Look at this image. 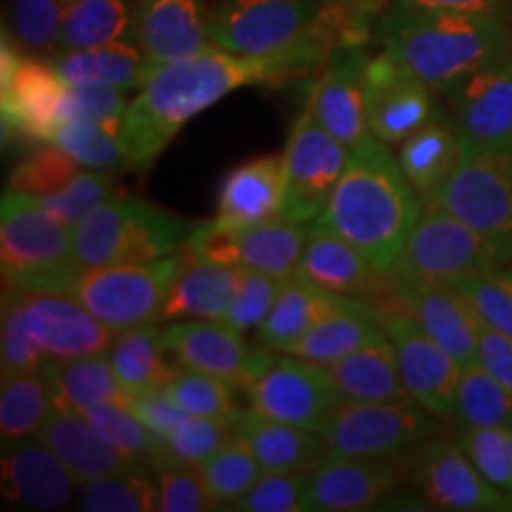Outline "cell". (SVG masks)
Here are the masks:
<instances>
[{"label":"cell","instance_id":"obj_1","mask_svg":"<svg viewBox=\"0 0 512 512\" xmlns=\"http://www.w3.org/2000/svg\"><path fill=\"white\" fill-rule=\"evenodd\" d=\"M337 46L316 19L311 34L273 55H235L211 46L183 60L152 64L128 105L121 143L133 169H150L181 128L233 91L256 83H285L325 67Z\"/></svg>","mask_w":512,"mask_h":512},{"label":"cell","instance_id":"obj_2","mask_svg":"<svg viewBox=\"0 0 512 512\" xmlns=\"http://www.w3.org/2000/svg\"><path fill=\"white\" fill-rule=\"evenodd\" d=\"M420 211L422 197L403 174L399 157L370 133L351 147L328 207L311 226L351 242L387 273L401 256Z\"/></svg>","mask_w":512,"mask_h":512},{"label":"cell","instance_id":"obj_3","mask_svg":"<svg viewBox=\"0 0 512 512\" xmlns=\"http://www.w3.org/2000/svg\"><path fill=\"white\" fill-rule=\"evenodd\" d=\"M377 36L384 53L437 93H448L467 74L512 50L508 15L389 8Z\"/></svg>","mask_w":512,"mask_h":512},{"label":"cell","instance_id":"obj_4","mask_svg":"<svg viewBox=\"0 0 512 512\" xmlns=\"http://www.w3.org/2000/svg\"><path fill=\"white\" fill-rule=\"evenodd\" d=\"M190 221L133 197H112L72 228L74 261L83 268L150 264L185 247Z\"/></svg>","mask_w":512,"mask_h":512},{"label":"cell","instance_id":"obj_5","mask_svg":"<svg viewBox=\"0 0 512 512\" xmlns=\"http://www.w3.org/2000/svg\"><path fill=\"white\" fill-rule=\"evenodd\" d=\"M3 283L19 292H64L79 271L72 228L57 221L34 197L5 190L0 204Z\"/></svg>","mask_w":512,"mask_h":512},{"label":"cell","instance_id":"obj_6","mask_svg":"<svg viewBox=\"0 0 512 512\" xmlns=\"http://www.w3.org/2000/svg\"><path fill=\"white\" fill-rule=\"evenodd\" d=\"M512 264V247L467 226L448 211L422 202V211L389 271L456 285L472 275Z\"/></svg>","mask_w":512,"mask_h":512},{"label":"cell","instance_id":"obj_7","mask_svg":"<svg viewBox=\"0 0 512 512\" xmlns=\"http://www.w3.org/2000/svg\"><path fill=\"white\" fill-rule=\"evenodd\" d=\"M188 252L164 256L150 264L79 268L64 294L81 302L95 318L114 332L162 320V309L171 285L183 271Z\"/></svg>","mask_w":512,"mask_h":512},{"label":"cell","instance_id":"obj_8","mask_svg":"<svg viewBox=\"0 0 512 512\" xmlns=\"http://www.w3.org/2000/svg\"><path fill=\"white\" fill-rule=\"evenodd\" d=\"M422 202L512 247V152L463 145L451 176Z\"/></svg>","mask_w":512,"mask_h":512},{"label":"cell","instance_id":"obj_9","mask_svg":"<svg viewBox=\"0 0 512 512\" xmlns=\"http://www.w3.org/2000/svg\"><path fill=\"white\" fill-rule=\"evenodd\" d=\"M439 432L437 415L411 401H344L330 420V458H392Z\"/></svg>","mask_w":512,"mask_h":512},{"label":"cell","instance_id":"obj_10","mask_svg":"<svg viewBox=\"0 0 512 512\" xmlns=\"http://www.w3.org/2000/svg\"><path fill=\"white\" fill-rule=\"evenodd\" d=\"M19 46L3 31L0 50V110L3 140L22 138L29 143H53L62 124V100L67 83L55 64L41 57L22 55Z\"/></svg>","mask_w":512,"mask_h":512},{"label":"cell","instance_id":"obj_11","mask_svg":"<svg viewBox=\"0 0 512 512\" xmlns=\"http://www.w3.org/2000/svg\"><path fill=\"white\" fill-rule=\"evenodd\" d=\"M349 152L351 147L332 136L306 105L294 121L283 152L285 200L280 216L285 221L311 226L328 207V200L347 169Z\"/></svg>","mask_w":512,"mask_h":512},{"label":"cell","instance_id":"obj_12","mask_svg":"<svg viewBox=\"0 0 512 512\" xmlns=\"http://www.w3.org/2000/svg\"><path fill=\"white\" fill-rule=\"evenodd\" d=\"M323 0H221L209 15L216 48L235 55H273L311 34Z\"/></svg>","mask_w":512,"mask_h":512},{"label":"cell","instance_id":"obj_13","mask_svg":"<svg viewBox=\"0 0 512 512\" xmlns=\"http://www.w3.org/2000/svg\"><path fill=\"white\" fill-rule=\"evenodd\" d=\"M245 392L252 411L320 434L344 403L328 366L297 356H275Z\"/></svg>","mask_w":512,"mask_h":512},{"label":"cell","instance_id":"obj_14","mask_svg":"<svg viewBox=\"0 0 512 512\" xmlns=\"http://www.w3.org/2000/svg\"><path fill=\"white\" fill-rule=\"evenodd\" d=\"M311 226L278 219L259 226L230 230L219 221H202L192 226L185 249L192 256L214 261V264L254 268V271L290 280L302 259Z\"/></svg>","mask_w":512,"mask_h":512},{"label":"cell","instance_id":"obj_15","mask_svg":"<svg viewBox=\"0 0 512 512\" xmlns=\"http://www.w3.org/2000/svg\"><path fill=\"white\" fill-rule=\"evenodd\" d=\"M375 318L392 337L403 387L437 418H453L463 366L401 306H375Z\"/></svg>","mask_w":512,"mask_h":512},{"label":"cell","instance_id":"obj_16","mask_svg":"<svg viewBox=\"0 0 512 512\" xmlns=\"http://www.w3.org/2000/svg\"><path fill=\"white\" fill-rule=\"evenodd\" d=\"M408 453L415 489L432 508L456 512L512 510V496L496 489L477 470L458 439L451 441L434 434Z\"/></svg>","mask_w":512,"mask_h":512},{"label":"cell","instance_id":"obj_17","mask_svg":"<svg viewBox=\"0 0 512 512\" xmlns=\"http://www.w3.org/2000/svg\"><path fill=\"white\" fill-rule=\"evenodd\" d=\"M363 86L370 133L387 145H401L444 112L437 102V91L384 50L373 57L368 55Z\"/></svg>","mask_w":512,"mask_h":512},{"label":"cell","instance_id":"obj_18","mask_svg":"<svg viewBox=\"0 0 512 512\" xmlns=\"http://www.w3.org/2000/svg\"><path fill=\"white\" fill-rule=\"evenodd\" d=\"M164 339L178 366L223 377L242 389L264 373L275 358L264 344L249 347L245 335L223 320L181 318L166 325Z\"/></svg>","mask_w":512,"mask_h":512},{"label":"cell","instance_id":"obj_19","mask_svg":"<svg viewBox=\"0 0 512 512\" xmlns=\"http://www.w3.org/2000/svg\"><path fill=\"white\" fill-rule=\"evenodd\" d=\"M448 98L463 145L512 152V50L460 79Z\"/></svg>","mask_w":512,"mask_h":512},{"label":"cell","instance_id":"obj_20","mask_svg":"<svg viewBox=\"0 0 512 512\" xmlns=\"http://www.w3.org/2000/svg\"><path fill=\"white\" fill-rule=\"evenodd\" d=\"M394 302L411 313L460 366L477 361L479 316L453 285L387 271Z\"/></svg>","mask_w":512,"mask_h":512},{"label":"cell","instance_id":"obj_21","mask_svg":"<svg viewBox=\"0 0 512 512\" xmlns=\"http://www.w3.org/2000/svg\"><path fill=\"white\" fill-rule=\"evenodd\" d=\"M292 278L339 297L361 299L373 306H396L387 273L375 268L351 242L316 226H311Z\"/></svg>","mask_w":512,"mask_h":512},{"label":"cell","instance_id":"obj_22","mask_svg":"<svg viewBox=\"0 0 512 512\" xmlns=\"http://www.w3.org/2000/svg\"><path fill=\"white\" fill-rule=\"evenodd\" d=\"M10 290V287H5ZM24 318L38 347L53 361L100 356L110 349L114 330L64 292H19Z\"/></svg>","mask_w":512,"mask_h":512},{"label":"cell","instance_id":"obj_23","mask_svg":"<svg viewBox=\"0 0 512 512\" xmlns=\"http://www.w3.org/2000/svg\"><path fill=\"white\" fill-rule=\"evenodd\" d=\"M401 472L387 458H328L309 475V512H361L389 503L401 489Z\"/></svg>","mask_w":512,"mask_h":512},{"label":"cell","instance_id":"obj_24","mask_svg":"<svg viewBox=\"0 0 512 512\" xmlns=\"http://www.w3.org/2000/svg\"><path fill=\"white\" fill-rule=\"evenodd\" d=\"M366 60V48L335 50L325 62L323 74L313 83L306 102L320 124L347 147H356L370 136L363 86Z\"/></svg>","mask_w":512,"mask_h":512},{"label":"cell","instance_id":"obj_25","mask_svg":"<svg viewBox=\"0 0 512 512\" xmlns=\"http://www.w3.org/2000/svg\"><path fill=\"white\" fill-rule=\"evenodd\" d=\"M209 15L202 0H138L133 8L136 43L152 64L197 55L214 46Z\"/></svg>","mask_w":512,"mask_h":512},{"label":"cell","instance_id":"obj_26","mask_svg":"<svg viewBox=\"0 0 512 512\" xmlns=\"http://www.w3.org/2000/svg\"><path fill=\"white\" fill-rule=\"evenodd\" d=\"M3 496L29 510L50 512L72 503L76 479L41 439L3 444Z\"/></svg>","mask_w":512,"mask_h":512},{"label":"cell","instance_id":"obj_27","mask_svg":"<svg viewBox=\"0 0 512 512\" xmlns=\"http://www.w3.org/2000/svg\"><path fill=\"white\" fill-rule=\"evenodd\" d=\"M36 439H41L62 460V465L72 472L79 484L143 467V460L126 456L119 448H114L93 430L86 415L69 406L55 403L53 413L48 415Z\"/></svg>","mask_w":512,"mask_h":512},{"label":"cell","instance_id":"obj_28","mask_svg":"<svg viewBox=\"0 0 512 512\" xmlns=\"http://www.w3.org/2000/svg\"><path fill=\"white\" fill-rule=\"evenodd\" d=\"M285 200V155H261L235 166L223 178L216 221L242 230L273 221Z\"/></svg>","mask_w":512,"mask_h":512},{"label":"cell","instance_id":"obj_29","mask_svg":"<svg viewBox=\"0 0 512 512\" xmlns=\"http://www.w3.org/2000/svg\"><path fill=\"white\" fill-rule=\"evenodd\" d=\"M235 437L245 441L264 472H299L311 475L330 458L325 434L280 422L249 411L235 422Z\"/></svg>","mask_w":512,"mask_h":512},{"label":"cell","instance_id":"obj_30","mask_svg":"<svg viewBox=\"0 0 512 512\" xmlns=\"http://www.w3.org/2000/svg\"><path fill=\"white\" fill-rule=\"evenodd\" d=\"M242 271V266L214 264L188 252V261L166 297L162 320H221L240 290Z\"/></svg>","mask_w":512,"mask_h":512},{"label":"cell","instance_id":"obj_31","mask_svg":"<svg viewBox=\"0 0 512 512\" xmlns=\"http://www.w3.org/2000/svg\"><path fill=\"white\" fill-rule=\"evenodd\" d=\"M344 401H411L403 387L392 337L382 332L328 366Z\"/></svg>","mask_w":512,"mask_h":512},{"label":"cell","instance_id":"obj_32","mask_svg":"<svg viewBox=\"0 0 512 512\" xmlns=\"http://www.w3.org/2000/svg\"><path fill=\"white\" fill-rule=\"evenodd\" d=\"M64 83H100V86L140 91L152 62L136 41H117L110 46L60 50L53 60Z\"/></svg>","mask_w":512,"mask_h":512},{"label":"cell","instance_id":"obj_33","mask_svg":"<svg viewBox=\"0 0 512 512\" xmlns=\"http://www.w3.org/2000/svg\"><path fill=\"white\" fill-rule=\"evenodd\" d=\"M347 302H351V297L323 292L297 278L285 280L271 313L261 323V328L256 330L259 332L256 335L259 344H264L266 349L275 351V354H287L320 318L328 316L330 311L339 309V306Z\"/></svg>","mask_w":512,"mask_h":512},{"label":"cell","instance_id":"obj_34","mask_svg":"<svg viewBox=\"0 0 512 512\" xmlns=\"http://www.w3.org/2000/svg\"><path fill=\"white\" fill-rule=\"evenodd\" d=\"M380 332L382 325L375 318V306L361 299H351L320 318L287 354L318 363V366H332L339 358L354 354Z\"/></svg>","mask_w":512,"mask_h":512},{"label":"cell","instance_id":"obj_35","mask_svg":"<svg viewBox=\"0 0 512 512\" xmlns=\"http://www.w3.org/2000/svg\"><path fill=\"white\" fill-rule=\"evenodd\" d=\"M463 140L453 117L441 112L399 147V164L420 197L432 195L456 169Z\"/></svg>","mask_w":512,"mask_h":512},{"label":"cell","instance_id":"obj_36","mask_svg":"<svg viewBox=\"0 0 512 512\" xmlns=\"http://www.w3.org/2000/svg\"><path fill=\"white\" fill-rule=\"evenodd\" d=\"M166 351L169 349H166L164 328L145 323L121 330L112 339L107 358L124 392L143 394L152 389H164L178 370L174 363L166 361Z\"/></svg>","mask_w":512,"mask_h":512},{"label":"cell","instance_id":"obj_37","mask_svg":"<svg viewBox=\"0 0 512 512\" xmlns=\"http://www.w3.org/2000/svg\"><path fill=\"white\" fill-rule=\"evenodd\" d=\"M50 361L53 358H48L41 368L31 370V373L3 377V392H0L3 444L38 437L48 415L53 413L55 389Z\"/></svg>","mask_w":512,"mask_h":512},{"label":"cell","instance_id":"obj_38","mask_svg":"<svg viewBox=\"0 0 512 512\" xmlns=\"http://www.w3.org/2000/svg\"><path fill=\"white\" fill-rule=\"evenodd\" d=\"M136 41L128 0H74L62 12V48L81 50Z\"/></svg>","mask_w":512,"mask_h":512},{"label":"cell","instance_id":"obj_39","mask_svg":"<svg viewBox=\"0 0 512 512\" xmlns=\"http://www.w3.org/2000/svg\"><path fill=\"white\" fill-rule=\"evenodd\" d=\"M57 406L74 411H88L100 403H121L126 406L128 394L114 375L107 354L83 356L72 361H50Z\"/></svg>","mask_w":512,"mask_h":512},{"label":"cell","instance_id":"obj_40","mask_svg":"<svg viewBox=\"0 0 512 512\" xmlns=\"http://www.w3.org/2000/svg\"><path fill=\"white\" fill-rule=\"evenodd\" d=\"M453 420L463 430L512 427V392L477 361L463 366L453 403Z\"/></svg>","mask_w":512,"mask_h":512},{"label":"cell","instance_id":"obj_41","mask_svg":"<svg viewBox=\"0 0 512 512\" xmlns=\"http://www.w3.org/2000/svg\"><path fill=\"white\" fill-rule=\"evenodd\" d=\"M152 472L157 479V510L162 512H209L219 505L202 482L200 467L185 463L164 444L152 453Z\"/></svg>","mask_w":512,"mask_h":512},{"label":"cell","instance_id":"obj_42","mask_svg":"<svg viewBox=\"0 0 512 512\" xmlns=\"http://www.w3.org/2000/svg\"><path fill=\"white\" fill-rule=\"evenodd\" d=\"M233 382L223 380V377L200 373V370L178 368L174 377L166 382L164 392L171 396V401L185 415H195V418H211L221 422L240 420V411L233 399Z\"/></svg>","mask_w":512,"mask_h":512},{"label":"cell","instance_id":"obj_43","mask_svg":"<svg viewBox=\"0 0 512 512\" xmlns=\"http://www.w3.org/2000/svg\"><path fill=\"white\" fill-rule=\"evenodd\" d=\"M53 143L76 159L83 169L124 171L133 169L121 136L107 131L93 121L67 119L55 131Z\"/></svg>","mask_w":512,"mask_h":512},{"label":"cell","instance_id":"obj_44","mask_svg":"<svg viewBox=\"0 0 512 512\" xmlns=\"http://www.w3.org/2000/svg\"><path fill=\"white\" fill-rule=\"evenodd\" d=\"M200 475L209 496L219 505L240 501L259 482L264 470L256 463V458L245 446V441L233 434V439H228L214 456L204 460L200 465Z\"/></svg>","mask_w":512,"mask_h":512},{"label":"cell","instance_id":"obj_45","mask_svg":"<svg viewBox=\"0 0 512 512\" xmlns=\"http://www.w3.org/2000/svg\"><path fill=\"white\" fill-rule=\"evenodd\" d=\"M79 508L88 512H152L157 510V486L143 467L98 477L81 484Z\"/></svg>","mask_w":512,"mask_h":512},{"label":"cell","instance_id":"obj_46","mask_svg":"<svg viewBox=\"0 0 512 512\" xmlns=\"http://www.w3.org/2000/svg\"><path fill=\"white\" fill-rule=\"evenodd\" d=\"M83 171V166L55 143L36 147L12 169L8 190L29 197H50L67 188Z\"/></svg>","mask_w":512,"mask_h":512},{"label":"cell","instance_id":"obj_47","mask_svg":"<svg viewBox=\"0 0 512 512\" xmlns=\"http://www.w3.org/2000/svg\"><path fill=\"white\" fill-rule=\"evenodd\" d=\"M62 12V0H12V41L31 55L55 53L62 48Z\"/></svg>","mask_w":512,"mask_h":512},{"label":"cell","instance_id":"obj_48","mask_svg":"<svg viewBox=\"0 0 512 512\" xmlns=\"http://www.w3.org/2000/svg\"><path fill=\"white\" fill-rule=\"evenodd\" d=\"M117 192V176L114 171H95L83 169L79 176L74 178L67 188L50 197H34L48 214H53L57 221L67 223L74 228L76 223L86 219L91 211H95L100 204L112 200Z\"/></svg>","mask_w":512,"mask_h":512},{"label":"cell","instance_id":"obj_49","mask_svg":"<svg viewBox=\"0 0 512 512\" xmlns=\"http://www.w3.org/2000/svg\"><path fill=\"white\" fill-rule=\"evenodd\" d=\"M128 105L131 102L121 88L100 86V83H67L62 100V121H93V124L121 136Z\"/></svg>","mask_w":512,"mask_h":512},{"label":"cell","instance_id":"obj_50","mask_svg":"<svg viewBox=\"0 0 512 512\" xmlns=\"http://www.w3.org/2000/svg\"><path fill=\"white\" fill-rule=\"evenodd\" d=\"M392 8V0H323L318 19L339 48H366L373 24Z\"/></svg>","mask_w":512,"mask_h":512},{"label":"cell","instance_id":"obj_51","mask_svg":"<svg viewBox=\"0 0 512 512\" xmlns=\"http://www.w3.org/2000/svg\"><path fill=\"white\" fill-rule=\"evenodd\" d=\"M46 361V351L38 347L34 335H31L17 294L5 290L3 330H0V368H3V377L31 373V370L41 368Z\"/></svg>","mask_w":512,"mask_h":512},{"label":"cell","instance_id":"obj_52","mask_svg":"<svg viewBox=\"0 0 512 512\" xmlns=\"http://www.w3.org/2000/svg\"><path fill=\"white\" fill-rule=\"evenodd\" d=\"M83 415H86V420L91 422L93 430L98 432L102 439L110 441L114 448H119L126 456L150 460L152 453L157 451L159 444H162V441L147 430L143 422L128 411L126 406H121V403H100V406L83 411Z\"/></svg>","mask_w":512,"mask_h":512},{"label":"cell","instance_id":"obj_53","mask_svg":"<svg viewBox=\"0 0 512 512\" xmlns=\"http://www.w3.org/2000/svg\"><path fill=\"white\" fill-rule=\"evenodd\" d=\"M486 325L512 337V273L508 266L453 285Z\"/></svg>","mask_w":512,"mask_h":512},{"label":"cell","instance_id":"obj_54","mask_svg":"<svg viewBox=\"0 0 512 512\" xmlns=\"http://www.w3.org/2000/svg\"><path fill=\"white\" fill-rule=\"evenodd\" d=\"M458 444L496 489L512 496V427L460 430Z\"/></svg>","mask_w":512,"mask_h":512},{"label":"cell","instance_id":"obj_55","mask_svg":"<svg viewBox=\"0 0 512 512\" xmlns=\"http://www.w3.org/2000/svg\"><path fill=\"white\" fill-rule=\"evenodd\" d=\"M283 285V278L254 271V268H245L242 271L240 290L233 297V302H230L228 311L223 313L221 320L233 330L242 332V335L259 330L268 313H271Z\"/></svg>","mask_w":512,"mask_h":512},{"label":"cell","instance_id":"obj_56","mask_svg":"<svg viewBox=\"0 0 512 512\" xmlns=\"http://www.w3.org/2000/svg\"><path fill=\"white\" fill-rule=\"evenodd\" d=\"M309 475L299 472H264L252 489L230 510L240 512H309L306 508Z\"/></svg>","mask_w":512,"mask_h":512},{"label":"cell","instance_id":"obj_57","mask_svg":"<svg viewBox=\"0 0 512 512\" xmlns=\"http://www.w3.org/2000/svg\"><path fill=\"white\" fill-rule=\"evenodd\" d=\"M233 434L235 425H230V422L185 415V418L176 425V430L171 432L162 444L169 448V451H174L178 458H183L185 463L200 467L204 460L214 456L228 439H233Z\"/></svg>","mask_w":512,"mask_h":512},{"label":"cell","instance_id":"obj_58","mask_svg":"<svg viewBox=\"0 0 512 512\" xmlns=\"http://www.w3.org/2000/svg\"><path fill=\"white\" fill-rule=\"evenodd\" d=\"M126 408L136 415L159 441L169 437V434L176 430L178 422L185 418V413L171 401V396L166 394L164 389H152V392L143 394H128Z\"/></svg>","mask_w":512,"mask_h":512},{"label":"cell","instance_id":"obj_59","mask_svg":"<svg viewBox=\"0 0 512 512\" xmlns=\"http://www.w3.org/2000/svg\"><path fill=\"white\" fill-rule=\"evenodd\" d=\"M477 363L512 392V337L486 325L482 318H479Z\"/></svg>","mask_w":512,"mask_h":512},{"label":"cell","instance_id":"obj_60","mask_svg":"<svg viewBox=\"0 0 512 512\" xmlns=\"http://www.w3.org/2000/svg\"><path fill=\"white\" fill-rule=\"evenodd\" d=\"M392 8L465 12V15H505L508 0H392Z\"/></svg>","mask_w":512,"mask_h":512},{"label":"cell","instance_id":"obj_61","mask_svg":"<svg viewBox=\"0 0 512 512\" xmlns=\"http://www.w3.org/2000/svg\"><path fill=\"white\" fill-rule=\"evenodd\" d=\"M69 3H74V0H62V5H69Z\"/></svg>","mask_w":512,"mask_h":512},{"label":"cell","instance_id":"obj_62","mask_svg":"<svg viewBox=\"0 0 512 512\" xmlns=\"http://www.w3.org/2000/svg\"><path fill=\"white\" fill-rule=\"evenodd\" d=\"M508 268H510V273H512V264H510V266H508Z\"/></svg>","mask_w":512,"mask_h":512}]
</instances>
